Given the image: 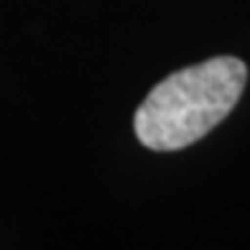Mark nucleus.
I'll list each match as a JSON object with an SVG mask.
<instances>
[{
    "mask_svg": "<svg viewBox=\"0 0 250 250\" xmlns=\"http://www.w3.org/2000/svg\"><path fill=\"white\" fill-rule=\"evenodd\" d=\"M245 82L248 66L237 56H212L168 74L135 110V135L151 151L187 148L230 115Z\"/></svg>",
    "mask_w": 250,
    "mask_h": 250,
    "instance_id": "f257e3e1",
    "label": "nucleus"
}]
</instances>
